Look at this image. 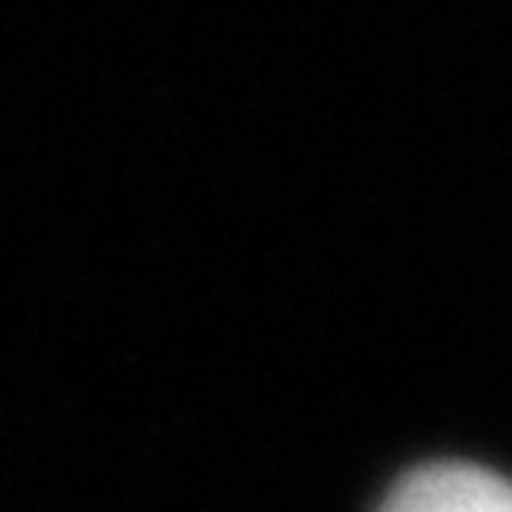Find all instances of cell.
<instances>
[{"label": "cell", "mask_w": 512, "mask_h": 512, "mask_svg": "<svg viewBox=\"0 0 512 512\" xmlns=\"http://www.w3.org/2000/svg\"><path fill=\"white\" fill-rule=\"evenodd\" d=\"M380 512H512V482L475 463H433L406 475Z\"/></svg>", "instance_id": "6da1fadb"}]
</instances>
